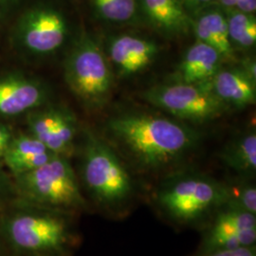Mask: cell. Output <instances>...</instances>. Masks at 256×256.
<instances>
[{"label":"cell","mask_w":256,"mask_h":256,"mask_svg":"<svg viewBox=\"0 0 256 256\" xmlns=\"http://www.w3.org/2000/svg\"><path fill=\"white\" fill-rule=\"evenodd\" d=\"M190 8H202L206 6L212 0H182Z\"/></svg>","instance_id":"27"},{"label":"cell","mask_w":256,"mask_h":256,"mask_svg":"<svg viewBox=\"0 0 256 256\" xmlns=\"http://www.w3.org/2000/svg\"><path fill=\"white\" fill-rule=\"evenodd\" d=\"M226 18L230 41L244 48L256 44V19L252 14L238 10L232 12Z\"/></svg>","instance_id":"18"},{"label":"cell","mask_w":256,"mask_h":256,"mask_svg":"<svg viewBox=\"0 0 256 256\" xmlns=\"http://www.w3.org/2000/svg\"><path fill=\"white\" fill-rule=\"evenodd\" d=\"M227 207L245 210L252 214H256V189L254 186H245L238 192H232L230 189L229 202Z\"/></svg>","instance_id":"21"},{"label":"cell","mask_w":256,"mask_h":256,"mask_svg":"<svg viewBox=\"0 0 256 256\" xmlns=\"http://www.w3.org/2000/svg\"><path fill=\"white\" fill-rule=\"evenodd\" d=\"M43 98L40 88L23 80L0 82V113L16 115L38 106Z\"/></svg>","instance_id":"15"},{"label":"cell","mask_w":256,"mask_h":256,"mask_svg":"<svg viewBox=\"0 0 256 256\" xmlns=\"http://www.w3.org/2000/svg\"><path fill=\"white\" fill-rule=\"evenodd\" d=\"M10 142V135L7 129L0 128V158H3Z\"/></svg>","instance_id":"25"},{"label":"cell","mask_w":256,"mask_h":256,"mask_svg":"<svg viewBox=\"0 0 256 256\" xmlns=\"http://www.w3.org/2000/svg\"><path fill=\"white\" fill-rule=\"evenodd\" d=\"M156 54L153 41L130 36L115 38L110 46V58L122 75L142 72L154 61Z\"/></svg>","instance_id":"10"},{"label":"cell","mask_w":256,"mask_h":256,"mask_svg":"<svg viewBox=\"0 0 256 256\" xmlns=\"http://www.w3.org/2000/svg\"><path fill=\"white\" fill-rule=\"evenodd\" d=\"M238 0H220V3L227 9L236 8Z\"/></svg>","instance_id":"28"},{"label":"cell","mask_w":256,"mask_h":256,"mask_svg":"<svg viewBox=\"0 0 256 256\" xmlns=\"http://www.w3.org/2000/svg\"><path fill=\"white\" fill-rule=\"evenodd\" d=\"M222 158L234 170L243 174H252L256 169V135L246 134L227 147Z\"/></svg>","instance_id":"17"},{"label":"cell","mask_w":256,"mask_h":256,"mask_svg":"<svg viewBox=\"0 0 256 256\" xmlns=\"http://www.w3.org/2000/svg\"><path fill=\"white\" fill-rule=\"evenodd\" d=\"M194 34L198 41L216 48L221 56L232 54L227 18L218 12L203 14L194 25Z\"/></svg>","instance_id":"16"},{"label":"cell","mask_w":256,"mask_h":256,"mask_svg":"<svg viewBox=\"0 0 256 256\" xmlns=\"http://www.w3.org/2000/svg\"><path fill=\"white\" fill-rule=\"evenodd\" d=\"M236 8L242 12L252 14L256 10V0H238Z\"/></svg>","instance_id":"24"},{"label":"cell","mask_w":256,"mask_h":256,"mask_svg":"<svg viewBox=\"0 0 256 256\" xmlns=\"http://www.w3.org/2000/svg\"><path fill=\"white\" fill-rule=\"evenodd\" d=\"M20 176L25 196L39 206L78 210L86 205L72 166L59 155Z\"/></svg>","instance_id":"3"},{"label":"cell","mask_w":256,"mask_h":256,"mask_svg":"<svg viewBox=\"0 0 256 256\" xmlns=\"http://www.w3.org/2000/svg\"><path fill=\"white\" fill-rule=\"evenodd\" d=\"M242 70L247 74L248 77L252 82H256V66L254 61H252V60L246 61L244 63V70Z\"/></svg>","instance_id":"26"},{"label":"cell","mask_w":256,"mask_h":256,"mask_svg":"<svg viewBox=\"0 0 256 256\" xmlns=\"http://www.w3.org/2000/svg\"><path fill=\"white\" fill-rule=\"evenodd\" d=\"M108 128L140 164L160 168L186 153L194 144L191 130L180 124L150 115H124Z\"/></svg>","instance_id":"1"},{"label":"cell","mask_w":256,"mask_h":256,"mask_svg":"<svg viewBox=\"0 0 256 256\" xmlns=\"http://www.w3.org/2000/svg\"><path fill=\"white\" fill-rule=\"evenodd\" d=\"M142 6L153 25L166 34H184L190 27L180 0H142Z\"/></svg>","instance_id":"14"},{"label":"cell","mask_w":256,"mask_h":256,"mask_svg":"<svg viewBox=\"0 0 256 256\" xmlns=\"http://www.w3.org/2000/svg\"><path fill=\"white\" fill-rule=\"evenodd\" d=\"M221 58L216 48L198 40L188 48L180 64V82L198 84L210 80L220 70Z\"/></svg>","instance_id":"12"},{"label":"cell","mask_w":256,"mask_h":256,"mask_svg":"<svg viewBox=\"0 0 256 256\" xmlns=\"http://www.w3.org/2000/svg\"><path fill=\"white\" fill-rule=\"evenodd\" d=\"M144 97L174 116L194 122L214 119L225 110V102L214 95L206 82L156 86L147 90Z\"/></svg>","instance_id":"5"},{"label":"cell","mask_w":256,"mask_h":256,"mask_svg":"<svg viewBox=\"0 0 256 256\" xmlns=\"http://www.w3.org/2000/svg\"><path fill=\"white\" fill-rule=\"evenodd\" d=\"M55 155L36 138L21 136L10 142L3 158L10 169L21 176L45 164Z\"/></svg>","instance_id":"13"},{"label":"cell","mask_w":256,"mask_h":256,"mask_svg":"<svg viewBox=\"0 0 256 256\" xmlns=\"http://www.w3.org/2000/svg\"><path fill=\"white\" fill-rule=\"evenodd\" d=\"M82 173L92 196L104 207H120L132 194L126 169L110 147L98 140L92 138L86 147Z\"/></svg>","instance_id":"4"},{"label":"cell","mask_w":256,"mask_h":256,"mask_svg":"<svg viewBox=\"0 0 256 256\" xmlns=\"http://www.w3.org/2000/svg\"><path fill=\"white\" fill-rule=\"evenodd\" d=\"M205 82L223 102L238 108L256 102V82H252L242 70H218L210 80Z\"/></svg>","instance_id":"11"},{"label":"cell","mask_w":256,"mask_h":256,"mask_svg":"<svg viewBox=\"0 0 256 256\" xmlns=\"http://www.w3.org/2000/svg\"><path fill=\"white\" fill-rule=\"evenodd\" d=\"M230 189L200 174L174 178L160 187L156 204L165 214L178 223L190 224L229 202Z\"/></svg>","instance_id":"2"},{"label":"cell","mask_w":256,"mask_h":256,"mask_svg":"<svg viewBox=\"0 0 256 256\" xmlns=\"http://www.w3.org/2000/svg\"><path fill=\"white\" fill-rule=\"evenodd\" d=\"M74 133L72 120L60 114L54 128L46 135L40 138L39 140L50 152L60 155L70 149L74 140Z\"/></svg>","instance_id":"19"},{"label":"cell","mask_w":256,"mask_h":256,"mask_svg":"<svg viewBox=\"0 0 256 256\" xmlns=\"http://www.w3.org/2000/svg\"><path fill=\"white\" fill-rule=\"evenodd\" d=\"M63 18L54 10H38L28 19L24 30L25 44L36 52H50L61 46L66 37Z\"/></svg>","instance_id":"9"},{"label":"cell","mask_w":256,"mask_h":256,"mask_svg":"<svg viewBox=\"0 0 256 256\" xmlns=\"http://www.w3.org/2000/svg\"><path fill=\"white\" fill-rule=\"evenodd\" d=\"M7 228L12 243L28 252L61 250L70 238L64 220L46 214H20L10 220Z\"/></svg>","instance_id":"7"},{"label":"cell","mask_w":256,"mask_h":256,"mask_svg":"<svg viewBox=\"0 0 256 256\" xmlns=\"http://www.w3.org/2000/svg\"><path fill=\"white\" fill-rule=\"evenodd\" d=\"M94 3L102 18L113 22L128 21L136 12L135 0H94Z\"/></svg>","instance_id":"20"},{"label":"cell","mask_w":256,"mask_h":256,"mask_svg":"<svg viewBox=\"0 0 256 256\" xmlns=\"http://www.w3.org/2000/svg\"><path fill=\"white\" fill-rule=\"evenodd\" d=\"M66 76L72 92L92 104H101L112 88L108 61L101 48L90 40L82 41L70 56Z\"/></svg>","instance_id":"6"},{"label":"cell","mask_w":256,"mask_h":256,"mask_svg":"<svg viewBox=\"0 0 256 256\" xmlns=\"http://www.w3.org/2000/svg\"><path fill=\"white\" fill-rule=\"evenodd\" d=\"M60 114L57 113H48L41 116H38L36 119L34 120L32 124V129L34 133V137L39 140L48 133L52 128H54Z\"/></svg>","instance_id":"22"},{"label":"cell","mask_w":256,"mask_h":256,"mask_svg":"<svg viewBox=\"0 0 256 256\" xmlns=\"http://www.w3.org/2000/svg\"><path fill=\"white\" fill-rule=\"evenodd\" d=\"M256 241V214L226 206L207 234L203 250L206 254L221 250L250 247Z\"/></svg>","instance_id":"8"},{"label":"cell","mask_w":256,"mask_h":256,"mask_svg":"<svg viewBox=\"0 0 256 256\" xmlns=\"http://www.w3.org/2000/svg\"><path fill=\"white\" fill-rule=\"evenodd\" d=\"M205 256H256V247H241L230 250H216L210 254H206Z\"/></svg>","instance_id":"23"}]
</instances>
